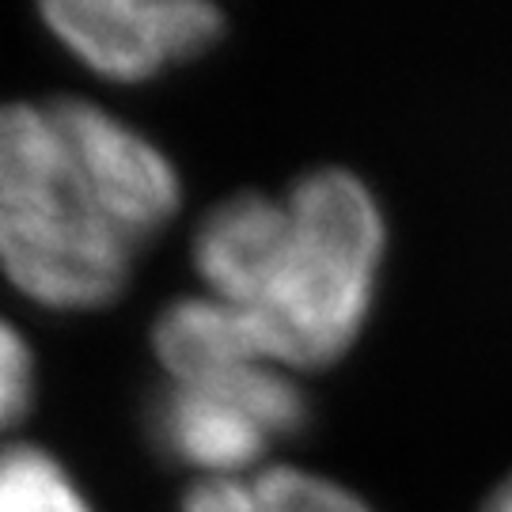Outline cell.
<instances>
[{
  "label": "cell",
  "mask_w": 512,
  "mask_h": 512,
  "mask_svg": "<svg viewBox=\"0 0 512 512\" xmlns=\"http://www.w3.org/2000/svg\"><path fill=\"white\" fill-rule=\"evenodd\" d=\"M0 512H95L69 463L35 440L0 444Z\"/></svg>",
  "instance_id": "cell-6"
},
{
  "label": "cell",
  "mask_w": 512,
  "mask_h": 512,
  "mask_svg": "<svg viewBox=\"0 0 512 512\" xmlns=\"http://www.w3.org/2000/svg\"><path fill=\"white\" fill-rule=\"evenodd\" d=\"M478 512H512V471L486 494V501H482Z\"/></svg>",
  "instance_id": "cell-8"
},
{
  "label": "cell",
  "mask_w": 512,
  "mask_h": 512,
  "mask_svg": "<svg viewBox=\"0 0 512 512\" xmlns=\"http://www.w3.org/2000/svg\"><path fill=\"white\" fill-rule=\"evenodd\" d=\"M38 395V361L27 334L0 311V444L16 440Z\"/></svg>",
  "instance_id": "cell-7"
},
{
  "label": "cell",
  "mask_w": 512,
  "mask_h": 512,
  "mask_svg": "<svg viewBox=\"0 0 512 512\" xmlns=\"http://www.w3.org/2000/svg\"><path fill=\"white\" fill-rule=\"evenodd\" d=\"M198 289L296 376L361 342L387 266V213L349 167H311L281 190H236L190 236Z\"/></svg>",
  "instance_id": "cell-2"
},
{
  "label": "cell",
  "mask_w": 512,
  "mask_h": 512,
  "mask_svg": "<svg viewBox=\"0 0 512 512\" xmlns=\"http://www.w3.org/2000/svg\"><path fill=\"white\" fill-rule=\"evenodd\" d=\"M38 16L65 54L110 84L156 80L224 38V12L209 0H50Z\"/></svg>",
  "instance_id": "cell-4"
},
{
  "label": "cell",
  "mask_w": 512,
  "mask_h": 512,
  "mask_svg": "<svg viewBox=\"0 0 512 512\" xmlns=\"http://www.w3.org/2000/svg\"><path fill=\"white\" fill-rule=\"evenodd\" d=\"M175 512H376L346 482L296 463H266L258 471L213 482H190Z\"/></svg>",
  "instance_id": "cell-5"
},
{
  "label": "cell",
  "mask_w": 512,
  "mask_h": 512,
  "mask_svg": "<svg viewBox=\"0 0 512 512\" xmlns=\"http://www.w3.org/2000/svg\"><path fill=\"white\" fill-rule=\"evenodd\" d=\"M179 209L175 160L122 114L84 95L0 103V277L23 300L110 308Z\"/></svg>",
  "instance_id": "cell-1"
},
{
  "label": "cell",
  "mask_w": 512,
  "mask_h": 512,
  "mask_svg": "<svg viewBox=\"0 0 512 512\" xmlns=\"http://www.w3.org/2000/svg\"><path fill=\"white\" fill-rule=\"evenodd\" d=\"M148 342L160 368L148 437L190 482L236 478L277 463L304 433V376L281 365L202 289L167 300Z\"/></svg>",
  "instance_id": "cell-3"
}]
</instances>
